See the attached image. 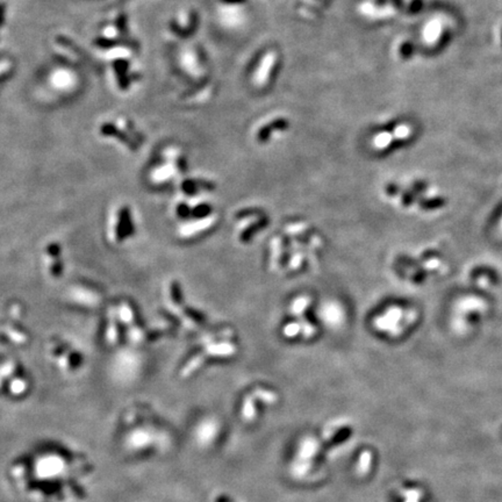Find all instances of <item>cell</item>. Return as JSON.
Segmentation results:
<instances>
[{"label": "cell", "mask_w": 502, "mask_h": 502, "mask_svg": "<svg viewBox=\"0 0 502 502\" xmlns=\"http://www.w3.org/2000/svg\"><path fill=\"white\" fill-rule=\"evenodd\" d=\"M45 90L51 92L52 97L60 99H68L74 97V94L80 87V79L77 72L67 65H53L42 78Z\"/></svg>", "instance_id": "obj_1"}, {"label": "cell", "mask_w": 502, "mask_h": 502, "mask_svg": "<svg viewBox=\"0 0 502 502\" xmlns=\"http://www.w3.org/2000/svg\"><path fill=\"white\" fill-rule=\"evenodd\" d=\"M255 397H257L258 399L269 405L274 404V402L277 401V396H275L273 392H271V391H266V389H259V388L256 389Z\"/></svg>", "instance_id": "obj_5"}, {"label": "cell", "mask_w": 502, "mask_h": 502, "mask_svg": "<svg viewBox=\"0 0 502 502\" xmlns=\"http://www.w3.org/2000/svg\"><path fill=\"white\" fill-rule=\"evenodd\" d=\"M444 33V25L440 20L434 19V20L429 21L424 27L423 36L424 40L429 44H436L440 41Z\"/></svg>", "instance_id": "obj_2"}, {"label": "cell", "mask_w": 502, "mask_h": 502, "mask_svg": "<svg viewBox=\"0 0 502 502\" xmlns=\"http://www.w3.org/2000/svg\"><path fill=\"white\" fill-rule=\"evenodd\" d=\"M242 416L245 421H252L256 416V409H255V401L254 398L251 396H248L245 398V400L243 402V408H242Z\"/></svg>", "instance_id": "obj_3"}, {"label": "cell", "mask_w": 502, "mask_h": 502, "mask_svg": "<svg viewBox=\"0 0 502 502\" xmlns=\"http://www.w3.org/2000/svg\"><path fill=\"white\" fill-rule=\"evenodd\" d=\"M371 462H372V454L369 450L363 451L361 454V457H359L358 462V467L357 471L359 474H365L370 471L371 467Z\"/></svg>", "instance_id": "obj_4"}]
</instances>
